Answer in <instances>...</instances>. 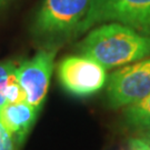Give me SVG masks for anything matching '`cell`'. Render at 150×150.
<instances>
[{"instance_id":"1","label":"cell","mask_w":150,"mask_h":150,"mask_svg":"<svg viewBox=\"0 0 150 150\" xmlns=\"http://www.w3.org/2000/svg\"><path fill=\"white\" fill-rule=\"evenodd\" d=\"M79 52L105 69L121 67L150 57V37L118 22L91 30L79 43Z\"/></svg>"},{"instance_id":"2","label":"cell","mask_w":150,"mask_h":150,"mask_svg":"<svg viewBox=\"0 0 150 150\" xmlns=\"http://www.w3.org/2000/svg\"><path fill=\"white\" fill-rule=\"evenodd\" d=\"M106 21L118 22L150 37V0H92L76 33Z\"/></svg>"},{"instance_id":"3","label":"cell","mask_w":150,"mask_h":150,"mask_svg":"<svg viewBox=\"0 0 150 150\" xmlns=\"http://www.w3.org/2000/svg\"><path fill=\"white\" fill-rule=\"evenodd\" d=\"M92 0H45L38 11L33 30L38 37L57 38L76 33Z\"/></svg>"},{"instance_id":"4","label":"cell","mask_w":150,"mask_h":150,"mask_svg":"<svg viewBox=\"0 0 150 150\" xmlns=\"http://www.w3.org/2000/svg\"><path fill=\"white\" fill-rule=\"evenodd\" d=\"M107 80V99L111 108L140 101L150 93V57L113 71Z\"/></svg>"},{"instance_id":"5","label":"cell","mask_w":150,"mask_h":150,"mask_svg":"<svg viewBox=\"0 0 150 150\" xmlns=\"http://www.w3.org/2000/svg\"><path fill=\"white\" fill-rule=\"evenodd\" d=\"M106 70L86 56H68L58 66V79L64 90L77 97L91 96L107 81Z\"/></svg>"},{"instance_id":"6","label":"cell","mask_w":150,"mask_h":150,"mask_svg":"<svg viewBox=\"0 0 150 150\" xmlns=\"http://www.w3.org/2000/svg\"><path fill=\"white\" fill-rule=\"evenodd\" d=\"M56 49L41 50L20 64L17 77L26 95V101L40 110L49 89L54 68Z\"/></svg>"},{"instance_id":"7","label":"cell","mask_w":150,"mask_h":150,"mask_svg":"<svg viewBox=\"0 0 150 150\" xmlns=\"http://www.w3.org/2000/svg\"><path fill=\"white\" fill-rule=\"evenodd\" d=\"M39 110L26 100L6 103L0 110V121L13 139L18 150L27 139L32 126L37 120Z\"/></svg>"},{"instance_id":"8","label":"cell","mask_w":150,"mask_h":150,"mask_svg":"<svg viewBox=\"0 0 150 150\" xmlns=\"http://www.w3.org/2000/svg\"><path fill=\"white\" fill-rule=\"evenodd\" d=\"M123 118L128 127L138 131L150 129V93L140 101L126 107Z\"/></svg>"},{"instance_id":"9","label":"cell","mask_w":150,"mask_h":150,"mask_svg":"<svg viewBox=\"0 0 150 150\" xmlns=\"http://www.w3.org/2000/svg\"><path fill=\"white\" fill-rule=\"evenodd\" d=\"M17 67L15 62L7 61L0 62V110L6 105V90L11 78L17 74Z\"/></svg>"},{"instance_id":"10","label":"cell","mask_w":150,"mask_h":150,"mask_svg":"<svg viewBox=\"0 0 150 150\" xmlns=\"http://www.w3.org/2000/svg\"><path fill=\"white\" fill-rule=\"evenodd\" d=\"M0 150H17L13 139L0 121Z\"/></svg>"},{"instance_id":"11","label":"cell","mask_w":150,"mask_h":150,"mask_svg":"<svg viewBox=\"0 0 150 150\" xmlns=\"http://www.w3.org/2000/svg\"><path fill=\"white\" fill-rule=\"evenodd\" d=\"M129 150H150V146L139 137L130 138L128 140Z\"/></svg>"},{"instance_id":"12","label":"cell","mask_w":150,"mask_h":150,"mask_svg":"<svg viewBox=\"0 0 150 150\" xmlns=\"http://www.w3.org/2000/svg\"><path fill=\"white\" fill-rule=\"evenodd\" d=\"M139 134L137 137H139L140 139H142L145 142H147L148 145L150 146V129H147V130H142V131H138Z\"/></svg>"},{"instance_id":"13","label":"cell","mask_w":150,"mask_h":150,"mask_svg":"<svg viewBox=\"0 0 150 150\" xmlns=\"http://www.w3.org/2000/svg\"><path fill=\"white\" fill-rule=\"evenodd\" d=\"M9 1H10V0H0V9H1V8H4V7H5Z\"/></svg>"}]
</instances>
